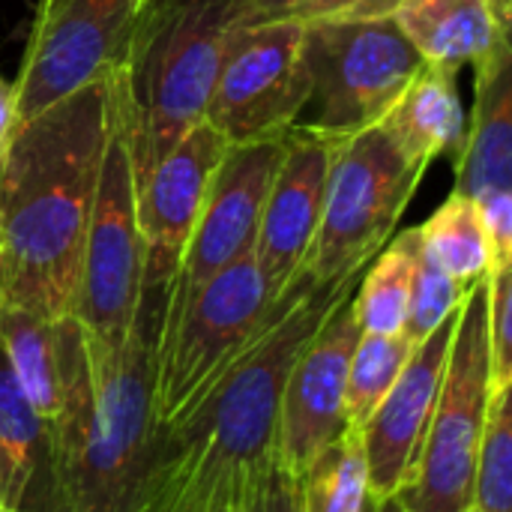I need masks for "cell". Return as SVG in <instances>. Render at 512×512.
<instances>
[{"label":"cell","instance_id":"cell-8","mask_svg":"<svg viewBox=\"0 0 512 512\" xmlns=\"http://www.w3.org/2000/svg\"><path fill=\"white\" fill-rule=\"evenodd\" d=\"M312 93L297 126L345 138L387 117L423 60L393 15H360L306 27Z\"/></svg>","mask_w":512,"mask_h":512},{"label":"cell","instance_id":"cell-11","mask_svg":"<svg viewBox=\"0 0 512 512\" xmlns=\"http://www.w3.org/2000/svg\"><path fill=\"white\" fill-rule=\"evenodd\" d=\"M144 0H42L15 78L18 123L120 69Z\"/></svg>","mask_w":512,"mask_h":512},{"label":"cell","instance_id":"cell-27","mask_svg":"<svg viewBox=\"0 0 512 512\" xmlns=\"http://www.w3.org/2000/svg\"><path fill=\"white\" fill-rule=\"evenodd\" d=\"M465 291H468V288H462L459 282H453V279H450L438 264H432V261L423 255V249H420L402 336L417 348L429 333H435V330L459 309Z\"/></svg>","mask_w":512,"mask_h":512},{"label":"cell","instance_id":"cell-30","mask_svg":"<svg viewBox=\"0 0 512 512\" xmlns=\"http://www.w3.org/2000/svg\"><path fill=\"white\" fill-rule=\"evenodd\" d=\"M240 512H297V480L270 459L249 483Z\"/></svg>","mask_w":512,"mask_h":512},{"label":"cell","instance_id":"cell-28","mask_svg":"<svg viewBox=\"0 0 512 512\" xmlns=\"http://www.w3.org/2000/svg\"><path fill=\"white\" fill-rule=\"evenodd\" d=\"M396 0H237V27L243 24H318L336 18H360V15H390Z\"/></svg>","mask_w":512,"mask_h":512},{"label":"cell","instance_id":"cell-1","mask_svg":"<svg viewBox=\"0 0 512 512\" xmlns=\"http://www.w3.org/2000/svg\"><path fill=\"white\" fill-rule=\"evenodd\" d=\"M363 273L318 285L306 273L276 300L267 324L177 426L153 429L129 512H222L243 504L249 483L276 459L282 384Z\"/></svg>","mask_w":512,"mask_h":512},{"label":"cell","instance_id":"cell-23","mask_svg":"<svg viewBox=\"0 0 512 512\" xmlns=\"http://www.w3.org/2000/svg\"><path fill=\"white\" fill-rule=\"evenodd\" d=\"M42 420L21 393L0 348V510H24L36 459L42 450Z\"/></svg>","mask_w":512,"mask_h":512},{"label":"cell","instance_id":"cell-38","mask_svg":"<svg viewBox=\"0 0 512 512\" xmlns=\"http://www.w3.org/2000/svg\"><path fill=\"white\" fill-rule=\"evenodd\" d=\"M468 512H471V510H468Z\"/></svg>","mask_w":512,"mask_h":512},{"label":"cell","instance_id":"cell-10","mask_svg":"<svg viewBox=\"0 0 512 512\" xmlns=\"http://www.w3.org/2000/svg\"><path fill=\"white\" fill-rule=\"evenodd\" d=\"M312 93L306 27L288 21L234 27L207 99L204 123L228 144H252L297 126Z\"/></svg>","mask_w":512,"mask_h":512},{"label":"cell","instance_id":"cell-26","mask_svg":"<svg viewBox=\"0 0 512 512\" xmlns=\"http://www.w3.org/2000/svg\"><path fill=\"white\" fill-rule=\"evenodd\" d=\"M512 387L492 393L477 450L471 512H512Z\"/></svg>","mask_w":512,"mask_h":512},{"label":"cell","instance_id":"cell-31","mask_svg":"<svg viewBox=\"0 0 512 512\" xmlns=\"http://www.w3.org/2000/svg\"><path fill=\"white\" fill-rule=\"evenodd\" d=\"M486 240H489V273L512 267V192H492L474 201Z\"/></svg>","mask_w":512,"mask_h":512},{"label":"cell","instance_id":"cell-13","mask_svg":"<svg viewBox=\"0 0 512 512\" xmlns=\"http://www.w3.org/2000/svg\"><path fill=\"white\" fill-rule=\"evenodd\" d=\"M351 294L333 306L282 384L276 459L294 480H300L306 468L348 429L342 402L348 363L360 339Z\"/></svg>","mask_w":512,"mask_h":512},{"label":"cell","instance_id":"cell-36","mask_svg":"<svg viewBox=\"0 0 512 512\" xmlns=\"http://www.w3.org/2000/svg\"><path fill=\"white\" fill-rule=\"evenodd\" d=\"M366 512H372V504H369V510H366Z\"/></svg>","mask_w":512,"mask_h":512},{"label":"cell","instance_id":"cell-2","mask_svg":"<svg viewBox=\"0 0 512 512\" xmlns=\"http://www.w3.org/2000/svg\"><path fill=\"white\" fill-rule=\"evenodd\" d=\"M111 135V75L18 123L0 156V306L75 318L84 234Z\"/></svg>","mask_w":512,"mask_h":512},{"label":"cell","instance_id":"cell-9","mask_svg":"<svg viewBox=\"0 0 512 512\" xmlns=\"http://www.w3.org/2000/svg\"><path fill=\"white\" fill-rule=\"evenodd\" d=\"M144 291V237L126 117L111 72V135L84 234L75 321L87 336L120 348L138 321Z\"/></svg>","mask_w":512,"mask_h":512},{"label":"cell","instance_id":"cell-3","mask_svg":"<svg viewBox=\"0 0 512 512\" xmlns=\"http://www.w3.org/2000/svg\"><path fill=\"white\" fill-rule=\"evenodd\" d=\"M165 288L141 291L138 321L120 348L87 336L75 318L60 321L63 393L45 423L48 512H129L153 435L150 372Z\"/></svg>","mask_w":512,"mask_h":512},{"label":"cell","instance_id":"cell-5","mask_svg":"<svg viewBox=\"0 0 512 512\" xmlns=\"http://www.w3.org/2000/svg\"><path fill=\"white\" fill-rule=\"evenodd\" d=\"M273 300L246 252L207 279L180 315L156 330L150 372L153 429L177 426L234 366L273 312Z\"/></svg>","mask_w":512,"mask_h":512},{"label":"cell","instance_id":"cell-4","mask_svg":"<svg viewBox=\"0 0 512 512\" xmlns=\"http://www.w3.org/2000/svg\"><path fill=\"white\" fill-rule=\"evenodd\" d=\"M234 27L237 0H144L126 57L114 69L135 186L204 120Z\"/></svg>","mask_w":512,"mask_h":512},{"label":"cell","instance_id":"cell-21","mask_svg":"<svg viewBox=\"0 0 512 512\" xmlns=\"http://www.w3.org/2000/svg\"><path fill=\"white\" fill-rule=\"evenodd\" d=\"M417 258H420V234L417 228H411L393 234L390 243L366 264L351 294V312L360 333L396 336L405 330Z\"/></svg>","mask_w":512,"mask_h":512},{"label":"cell","instance_id":"cell-22","mask_svg":"<svg viewBox=\"0 0 512 512\" xmlns=\"http://www.w3.org/2000/svg\"><path fill=\"white\" fill-rule=\"evenodd\" d=\"M417 234L423 255L462 288H471L489 276V240L477 204L468 195L453 189L450 198L417 228Z\"/></svg>","mask_w":512,"mask_h":512},{"label":"cell","instance_id":"cell-34","mask_svg":"<svg viewBox=\"0 0 512 512\" xmlns=\"http://www.w3.org/2000/svg\"><path fill=\"white\" fill-rule=\"evenodd\" d=\"M222 512H240V507H234V510H222Z\"/></svg>","mask_w":512,"mask_h":512},{"label":"cell","instance_id":"cell-25","mask_svg":"<svg viewBox=\"0 0 512 512\" xmlns=\"http://www.w3.org/2000/svg\"><path fill=\"white\" fill-rule=\"evenodd\" d=\"M414 345L396 333V336H378V333H360L351 363H348V381H345V426L363 429L369 417L378 411L384 396L393 390L396 378L402 375Z\"/></svg>","mask_w":512,"mask_h":512},{"label":"cell","instance_id":"cell-37","mask_svg":"<svg viewBox=\"0 0 512 512\" xmlns=\"http://www.w3.org/2000/svg\"><path fill=\"white\" fill-rule=\"evenodd\" d=\"M0 512H3V510H0Z\"/></svg>","mask_w":512,"mask_h":512},{"label":"cell","instance_id":"cell-19","mask_svg":"<svg viewBox=\"0 0 512 512\" xmlns=\"http://www.w3.org/2000/svg\"><path fill=\"white\" fill-rule=\"evenodd\" d=\"M381 126H387L402 150L423 165H432L438 156L453 159L465 135L459 69L423 63Z\"/></svg>","mask_w":512,"mask_h":512},{"label":"cell","instance_id":"cell-32","mask_svg":"<svg viewBox=\"0 0 512 512\" xmlns=\"http://www.w3.org/2000/svg\"><path fill=\"white\" fill-rule=\"evenodd\" d=\"M18 126V105H15V81L0 75V156Z\"/></svg>","mask_w":512,"mask_h":512},{"label":"cell","instance_id":"cell-16","mask_svg":"<svg viewBox=\"0 0 512 512\" xmlns=\"http://www.w3.org/2000/svg\"><path fill=\"white\" fill-rule=\"evenodd\" d=\"M459 309L429 333L408 357L393 390L384 396L378 411L360 429L363 435V462H366V489L372 501L399 495L420 459L438 393L447 372L450 342L456 330Z\"/></svg>","mask_w":512,"mask_h":512},{"label":"cell","instance_id":"cell-6","mask_svg":"<svg viewBox=\"0 0 512 512\" xmlns=\"http://www.w3.org/2000/svg\"><path fill=\"white\" fill-rule=\"evenodd\" d=\"M426 168L381 123L339 138L303 273L318 285L363 273L396 234Z\"/></svg>","mask_w":512,"mask_h":512},{"label":"cell","instance_id":"cell-20","mask_svg":"<svg viewBox=\"0 0 512 512\" xmlns=\"http://www.w3.org/2000/svg\"><path fill=\"white\" fill-rule=\"evenodd\" d=\"M0 348L21 393L45 426L57 414L63 393L60 321L51 324L33 312L0 306Z\"/></svg>","mask_w":512,"mask_h":512},{"label":"cell","instance_id":"cell-24","mask_svg":"<svg viewBox=\"0 0 512 512\" xmlns=\"http://www.w3.org/2000/svg\"><path fill=\"white\" fill-rule=\"evenodd\" d=\"M369 504L363 435L348 426L297 480V512H366Z\"/></svg>","mask_w":512,"mask_h":512},{"label":"cell","instance_id":"cell-7","mask_svg":"<svg viewBox=\"0 0 512 512\" xmlns=\"http://www.w3.org/2000/svg\"><path fill=\"white\" fill-rule=\"evenodd\" d=\"M489 387V282L459 303L438 405L408 486L396 495L408 512H468Z\"/></svg>","mask_w":512,"mask_h":512},{"label":"cell","instance_id":"cell-15","mask_svg":"<svg viewBox=\"0 0 512 512\" xmlns=\"http://www.w3.org/2000/svg\"><path fill=\"white\" fill-rule=\"evenodd\" d=\"M228 141L210 126L195 123L138 183V225L144 237V282L171 288L183 249L192 237L210 183Z\"/></svg>","mask_w":512,"mask_h":512},{"label":"cell","instance_id":"cell-17","mask_svg":"<svg viewBox=\"0 0 512 512\" xmlns=\"http://www.w3.org/2000/svg\"><path fill=\"white\" fill-rule=\"evenodd\" d=\"M393 21L429 66H477L512 45V0H396Z\"/></svg>","mask_w":512,"mask_h":512},{"label":"cell","instance_id":"cell-18","mask_svg":"<svg viewBox=\"0 0 512 512\" xmlns=\"http://www.w3.org/2000/svg\"><path fill=\"white\" fill-rule=\"evenodd\" d=\"M456 192H512V45L474 66V108L453 156Z\"/></svg>","mask_w":512,"mask_h":512},{"label":"cell","instance_id":"cell-29","mask_svg":"<svg viewBox=\"0 0 512 512\" xmlns=\"http://www.w3.org/2000/svg\"><path fill=\"white\" fill-rule=\"evenodd\" d=\"M489 282V387H512V267L486 276Z\"/></svg>","mask_w":512,"mask_h":512},{"label":"cell","instance_id":"cell-12","mask_svg":"<svg viewBox=\"0 0 512 512\" xmlns=\"http://www.w3.org/2000/svg\"><path fill=\"white\" fill-rule=\"evenodd\" d=\"M285 135L252 144H228L165 294L159 330L180 315V309L207 279H213L240 255L252 252L264 198L282 159Z\"/></svg>","mask_w":512,"mask_h":512},{"label":"cell","instance_id":"cell-33","mask_svg":"<svg viewBox=\"0 0 512 512\" xmlns=\"http://www.w3.org/2000/svg\"><path fill=\"white\" fill-rule=\"evenodd\" d=\"M372 512H408L402 507V501L393 495V498H384V501H372Z\"/></svg>","mask_w":512,"mask_h":512},{"label":"cell","instance_id":"cell-35","mask_svg":"<svg viewBox=\"0 0 512 512\" xmlns=\"http://www.w3.org/2000/svg\"><path fill=\"white\" fill-rule=\"evenodd\" d=\"M18 512H30V510H27V507H24V510H18Z\"/></svg>","mask_w":512,"mask_h":512},{"label":"cell","instance_id":"cell-14","mask_svg":"<svg viewBox=\"0 0 512 512\" xmlns=\"http://www.w3.org/2000/svg\"><path fill=\"white\" fill-rule=\"evenodd\" d=\"M336 144L339 138L306 126H291L285 135L282 159L270 180L252 246L273 303L285 297L303 276L306 255L318 234Z\"/></svg>","mask_w":512,"mask_h":512}]
</instances>
